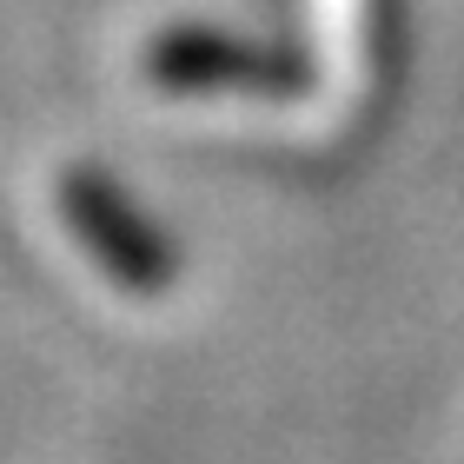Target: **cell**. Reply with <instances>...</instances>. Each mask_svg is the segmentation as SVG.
<instances>
[{"mask_svg": "<svg viewBox=\"0 0 464 464\" xmlns=\"http://www.w3.org/2000/svg\"><path fill=\"white\" fill-rule=\"evenodd\" d=\"M67 206H73V219H80V232H87V246L107 259L113 279L140 285V292L166 279V252H160V239H153V232H146L133 213H126V199H113L100 179L80 173V179L67 186Z\"/></svg>", "mask_w": 464, "mask_h": 464, "instance_id": "1", "label": "cell"}, {"mask_svg": "<svg viewBox=\"0 0 464 464\" xmlns=\"http://www.w3.org/2000/svg\"><path fill=\"white\" fill-rule=\"evenodd\" d=\"M153 73L173 80V87H299V67H279V60L239 47V40L219 34H173L153 47Z\"/></svg>", "mask_w": 464, "mask_h": 464, "instance_id": "2", "label": "cell"}]
</instances>
